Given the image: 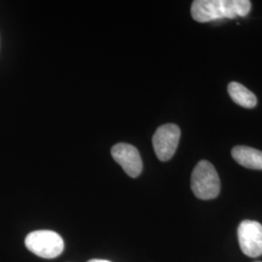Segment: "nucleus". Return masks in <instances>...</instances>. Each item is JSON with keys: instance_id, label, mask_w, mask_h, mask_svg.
I'll return each mask as SVG.
<instances>
[{"instance_id": "f257e3e1", "label": "nucleus", "mask_w": 262, "mask_h": 262, "mask_svg": "<svg viewBox=\"0 0 262 262\" xmlns=\"http://www.w3.org/2000/svg\"><path fill=\"white\" fill-rule=\"evenodd\" d=\"M252 8L249 0H195L191 4V16L199 23L246 17Z\"/></svg>"}, {"instance_id": "f03ea898", "label": "nucleus", "mask_w": 262, "mask_h": 262, "mask_svg": "<svg viewBox=\"0 0 262 262\" xmlns=\"http://www.w3.org/2000/svg\"><path fill=\"white\" fill-rule=\"evenodd\" d=\"M191 189L194 195L202 200L214 199L221 190V181L214 165L201 160L196 164L191 174Z\"/></svg>"}, {"instance_id": "7ed1b4c3", "label": "nucleus", "mask_w": 262, "mask_h": 262, "mask_svg": "<svg viewBox=\"0 0 262 262\" xmlns=\"http://www.w3.org/2000/svg\"><path fill=\"white\" fill-rule=\"evenodd\" d=\"M28 251L42 258H55L63 252L64 242L60 235L51 230L33 231L26 238Z\"/></svg>"}, {"instance_id": "20e7f679", "label": "nucleus", "mask_w": 262, "mask_h": 262, "mask_svg": "<svg viewBox=\"0 0 262 262\" xmlns=\"http://www.w3.org/2000/svg\"><path fill=\"white\" fill-rule=\"evenodd\" d=\"M181 130L177 124L167 123L159 126L152 136V146L158 159L167 161L178 148Z\"/></svg>"}, {"instance_id": "39448f33", "label": "nucleus", "mask_w": 262, "mask_h": 262, "mask_svg": "<svg viewBox=\"0 0 262 262\" xmlns=\"http://www.w3.org/2000/svg\"><path fill=\"white\" fill-rule=\"evenodd\" d=\"M238 241L244 254L257 257L262 254V225L255 221H243L238 227Z\"/></svg>"}, {"instance_id": "423d86ee", "label": "nucleus", "mask_w": 262, "mask_h": 262, "mask_svg": "<svg viewBox=\"0 0 262 262\" xmlns=\"http://www.w3.org/2000/svg\"><path fill=\"white\" fill-rule=\"evenodd\" d=\"M111 155L129 177L137 178L140 175L143 162L139 151L134 146L119 143L113 147Z\"/></svg>"}, {"instance_id": "0eeeda50", "label": "nucleus", "mask_w": 262, "mask_h": 262, "mask_svg": "<svg viewBox=\"0 0 262 262\" xmlns=\"http://www.w3.org/2000/svg\"><path fill=\"white\" fill-rule=\"evenodd\" d=\"M231 156L237 163L244 167L262 170V151L247 146H236L231 150Z\"/></svg>"}, {"instance_id": "6e6552de", "label": "nucleus", "mask_w": 262, "mask_h": 262, "mask_svg": "<svg viewBox=\"0 0 262 262\" xmlns=\"http://www.w3.org/2000/svg\"><path fill=\"white\" fill-rule=\"evenodd\" d=\"M228 94L235 103L242 106L244 108L252 109L256 106V96L243 84L237 82H231L227 86Z\"/></svg>"}, {"instance_id": "1a4fd4ad", "label": "nucleus", "mask_w": 262, "mask_h": 262, "mask_svg": "<svg viewBox=\"0 0 262 262\" xmlns=\"http://www.w3.org/2000/svg\"><path fill=\"white\" fill-rule=\"evenodd\" d=\"M88 262H111L108 261V260H104V259H92V260H90V261Z\"/></svg>"}, {"instance_id": "9d476101", "label": "nucleus", "mask_w": 262, "mask_h": 262, "mask_svg": "<svg viewBox=\"0 0 262 262\" xmlns=\"http://www.w3.org/2000/svg\"><path fill=\"white\" fill-rule=\"evenodd\" d=\"M255 262H261V261H255Z\"/></svg>"}]
</instances>
